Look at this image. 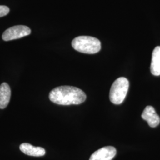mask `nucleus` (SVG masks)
<instances>
[{
	"label": "nucleus",
	"instance_id": "f03ea898",
	"mask_svg": "<svg viewBox=\"0 0 160 160\" xmlns=\"http://www.w3.org/2000/svg\"><path fill=\"white\" fill-rule=\"evenodd\" d=\"M72 46L75 50L81 53L94 54L100 51L101 43L96 38L81 36L72 40Z\"/></svg>",
	"mask_w": 160,
	"mask_h": 160
},
{
	"label": "nucleus",
	"instance_id": "39448f33",
	"mask_svg": "<svg viewBox=\"0 0 160 160\" xmlns=\"http://www.w3.org/2000/svg\"><path fill=\"white\" fill-rule=\"evenodd\" d=\"M116 154V149L112 146L104 147L95 151L89 160H112Z\"/></svg>",
	"mask_w": 160,
	"mask_h": 160
},
{
	"label": "nucleus",
	"instance_id": "20e7f679",
	"mask_svg": "<svg viewBox=\"0 0 160 160\" xmlns=\"http://www.w3.org/2000/svg\"><path fill=\"white\" fill-rule=\"evenodd\" d=\"M31 33L29 28L23 25H18L7 29L3 33L2 38L4 41L16 40L27 36Z\"/></svg>",
	"mask_w": 160,
	"mask_h": 160
},
{
	"label": "nucleus",
	"instance_id": "1a4fd4ad",
	"mask_svg": "<svg viewBox=\"0 0 160 160\" xmlns=\"http://www.w3.org/2000/svg\"><path fill=\"white\" fill-rule=\"evenodd\" d=\"M151 72L155 76L160 75V46L155 47L152 52Z\"/></svg>",
	"mask_w": 160,
	"mask_h": 160
},
{
	"label": "nucleus",
	"instance_id": "7ed1b4c3",
	"mask_svg": "<svg viewBox=\"0 0 160 160\" xmlns=\"http://www.w3.org/2000/svg\"><path fill=\"white\" fill-rule=\"evenodd\" d=\"M129 87L128 80L125 77H120L115 80L111 87L109 98L114 104H120L123 103Z\"/></svg>",
	"mask_w": 160,
	"mask_h": 160
},
{
	"label": "nucleus",
	"instance_id": "423d86ee",
	"mask_svg": "<svg viewBox=\"0 0 160 160\" xmlns=\"http://www.w3.org/2000/svg\"><path fill=\"white\" fill-rule=\"evenodd\" d=\"M141 116L143 120L148 122L149 126L151 128H155L160 124V116L156 113L154 108L151 106H148L145 108Z\"/></svg>",
	"mask_w": 160,
	"mask_h": 160
},
{
	"label": "nucleus",
	"instance_id": "f257e3e1",
	"mask_svg": "<svg viewBox=\"0 0 160 160\" xmlns=\"http://www.w3.org/2000/svg\"><path fill=\"white\" fill-rule=\"evenodd\" d=\"M52 102L59 105L69 106L80 104L85 102L86 94L80 88L73 86H59L53 89L49 93Z\"/></svg>",
	"mask_w": 160,
	"mask_h": 160
},
{
	"label": "nucleus",
	"instance_id": "0eeeda50",
	"mask_svg": "<svg viewBox=\"0 0 160 160\" xmlns=\"http://www.w3.org/2000/svg\"><path fill=\"white\" fill-rule=\"evenodd\" d=\"M20 151L26 155L33 157H42L45 155V149L39 147H34L29 143H23L20 145Z\"/></svg>",
	"mask_w": 160,
	"mask_h": 160
},
{
	"label": "nucleus",
	"instance_id": "9d476101",
	"mask_svg": "<svg viewBox=\"0 0 160 160\" xmlns=\"http://www.w3.org/2000/svg\"><path fill=\"white\" fill-rule=\"evenodd\" d=\"M10 12V9L6 6H0V17L7 15Z\"/></svg>",
	"mask_w": 160,
	"mask_h": 160
},
{
	"label": "nucleus",
	"instance_id": "6e6552de",
	"mask_svg": "<svg viewBox=\"0 0 160 160\" xmlns=\"http://www.w3.org/2000/svg\"><path fill=\"white\" fill-rule=\"evenodd\" d=\"M11 97V89L9 85L3 82L0 85V109H4L8 106Z\"/></svg>",
	"mask_w": 160,
	"mask_h": 160
}]
</instances>
